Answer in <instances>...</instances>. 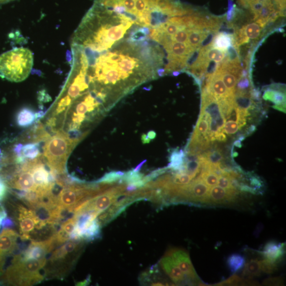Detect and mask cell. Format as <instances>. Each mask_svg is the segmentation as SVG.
<instances>
[{"instance_id":"obj_7","label":"cell","mask_w":286,"mask_h":286,"mask_svg":"<svg viewBox=\"0 0 286 286\" xmlns=\"http://www.w3.org/2000/svg\"><path fill=\"white\" fill-rule=\"evenodd\" d=\"M107 187L85 185L83 183L66 186L56 194L57 207L64 216L65 213H73L82 203L107 190Z\"/></svg>"},{"instance_id":"obj_6","label":"cell","mask_w":286,"mask_h":286,"mask_svg":"<svg viewBox=\"0 0 286 286\" xmlns=\"http://www.w3.org/2000/svg\"><path fill=\"white\" fill-rule=\"evenodd\" d=\"M34 64L32 51L24 48H16L0 55V77L13 82L26 80Z\"/></svg>"},{"instance_id":"obj_11","label":"cell","mask_w":286,"mask_h":286,"mask_svg":"<svg viewBox=\"0 0 286 286\" xmlns=\"http://www.w3.org/2000/svg\"><path fill=\"white\" fill-rule=\"evenodd\" d=\"M237 190H226L224 188L215 186L210 188L209 191L210 204H229L235 202L238 194Z\"/></svg>"},{"instance_id":"obj_16","label":"cell","mask_w":286,"mask_h":286,"mask_svg":"<svg viewBox=\"0 0 286 286\" xmlns=\"http://www.w3.org/2000/svg\"><path fill=\"white\" fill-rule=\"evenodd\" d=\"M188 45L194 50L198 49L208 36V32L195 29H188Z\"/></svg>"},{"instance_id":"obj_21","label":"cell","mask_w":286,"mask_h":286,"mask_svg":"<svg viewBox=\"0 0 286 286\" xmlns=\"http://www.w3.org/2000/svg\"><path fill=\"white\" fill-rule=\"evenodd\" d=\"M261 272V260L251 259L245 263L242 276L244 277L252 278L259 276Z\"/></svg>"},{"instance_id":"obj_50","label":"cell","mask_w":286,"mask_h":286,"mask_svg":"<svg viewBox=\"0 0 286 286\" xmlns=\"http://www.w3.org/2000/svg\"><path fill=\"white\" fill-rule=\"evenodd\" d=\"M180 72H178V71H175L173 72V75H174V76L177 77L178 76V75L180 74Z\"/></svg>"},{"instance_id":"obj_48","label":"cell","mask_w":286,"mask_h":286,"mask_svg":"<svg viewBox=\"0 0 286 286\" xmlns=\"http://www.w3.org/2000/svg\"><path fill=\"white\" fill-rule=\"evenodd\" d=\"M235 144L237 147H241V142L240 141H237L235 142Z\"/></svg>"},{"instance_id":"obj_35","label":"cell","mask_w":286,"mask_h":286,"mask_svg":"<svg viewBox=\"0 0 286 286\" xmlns=\"http://www.w3.org/2000/svg\"><path fill=\"white\" fill-rule=\"evenodd\" d=\"M217 185L226 190H237L232 186L231 177L227 172L218 177Z\"/></svg>"},{"instance_id":"obj_25","label":"cell","mask_w":286,"mask_h":286,"mask_svg":"<svg viewBox=\"0 0 286 286\" xmlns=\"http://www.w3.org/2000/svg\"><path fill=\"white\" fill-rule=\"evenodd\" d=\"M185 156V154L183 150L173 152L170 157V163L167 168L179 171L184 163Z\"/></svg>"},{"instance_id":"obj_13","label":"cell","mask_w":286,"mask_h":286,"mask_svg":"<svg viewBox=\"0 0 286 286\" xmlns=\"http://www.w3.org/2000/svg\"><path fill=\"white\" fill-rule=\"evenodd\" d=\"M77 221L78 217L73 215L62 223L60 228L54 235L57 247L71 239V236L76 227Z\"/></svg>"},{"instance_id":"obj_36","label":"cell","mask_w":286,"mask_h":286,"mask_svg":"<svg viewBox=\"0 0 286 286\" xmlns=\"http://www.w3.org/2000/svg\"><path fill=\"white\" fill-rule=\"evenodd\" d=\"M188 35H189V33H188L187 28L181 29L174 36L170 37V39L172 41L186 44L188 46Z\"/></svg>"},{"instance_id":"obj_4","label":"cell","mask_w":286,"mask_h":286,"mask_svg":"<svg viewBox=\"0 0 286 286\" xmlns=\"http://www.w3.org/2000/svg\"><path fill=\"white\" fill-rule=\"evenodd\" d=\"M47 261V258L27 259L21 253L14 255L10 266L0 277V284L27 286L40 284L45 280L41 271Z\"/></svg>"},{"instance_id":"obj_24","label":"cell","mask_w":286,"mask_h":286,"mask_svg":"<svg viewBox=\"0 0 286 286\" xmlns=\"http://www.w3.org/2000/svg\"><path fill=\"white\" fill-rule=\"evenodd\" d=\"M209 119L210 118L207 115L200 112V115L194 133L203 137L208 138Z\"/></svg>"},{"instance_id":"obj_47","label":"cell","mask_w":286,"mask_h":286,"mask_svg":"<svg viewBox=\"0 0 286 286\" xmlns=\"http://www.w3.org/2000/svg\"><path fill=\"white\" fill-rule=\"evenodd\" d=\"M165 70L164 69H158L157 70V74L159 75V76L162 77H163L165 74Z\"/></svg>"},{"instance_id":"obj_43","label":"cell","mask_w":286,"mask_h":286,"mask_svg":"<svg viewBox=\"0 0 286 286\" xmlns=\"http://www.w3.org/2000/svg\"><path fill=\"white\" fill-rule=\"evenodd\" d=\"M141 139L143 144H148L150 142L146 134H143Z\"/></svg>"},{"instance_id":"obj_1","label":"cell","mask_w":286,"mask_h":286,"mask_svg":"<svg viewBox=\"0 0 286 286\" xmlns=\"http://www.w3.org/2000/svg\"><path fill=\"white\" fill-rule=\"evenodd\" d=\"M71 55L70 74L79 80L84 95L93 94L113 103L155 79L160 67L151 48L129 39L107 49L75 44Z\"/></svg>"},{"instance_id":"obj_46","label":"cell","mask_w":286,"mask_h":286,"mask_svg":"<svg viewBox=\"0 0 286 286\" xmlns=\"http://www.w3.org/2000/svg\"><path fill=\"white\" fill-rule=\"evenodd\" d=\"M90 282H91V280H90V276H89L87 278V279L84 282L79 283H78V285H77L86 286V285H88L90 283Z\"/></svg>"},{"instance_id":"obj_44","label":"cell","mask_w":286,"mask_h":286,"mask_svg":"<svg viewBox=\"0 0 286 286\" xmlns=\"http://www.w3.org/2000/svg\"><path fill=\"white\" fill-rule=\"evenodd\" d=\"M147 135L150 141L154 140L156 136V133L153 131L148 132Z\"/></svg>"},{"instance_id":"obj_8","label":"cell","mask_w":286,"mask_h":286,"mask_svg":"<svg viewBox=\"0 0 286 286\" xmlns=\"http://www.w3.org/2000/svg\"><path fill=\"white\" fill-rule=\"evenodd\" d=\"M18 233L10 228H4L0 233V277L4 272L7 258L18 249Z\"/></svg>"},{"instance_id":"obj_31","label":"cell","mask_w":286,"mask_h":286,"mask_svg":"<svg viewBox=\"0 0 286 286\" xmlns=\"http://www.w3.org/2000/svg\"><path fill=\"white\" fill-rule=\"evenodd\" d=\"M264 0H238L240 5L249 9L252 13L257 11L261 8Z\"/></svg>"},{"instance_id":"obj_30","label":"cell","mask_w":286,"mask_h":286,"mask_svg":"<svg viewBox=\"0 0 286 286\" xmlns=\"http://www.w3.org/2000/svg\"><path fill=\"white\" fill-rule=\"evenodd\" d=\"M193 178L185 172H178L173 178H171V182L176 185L185 186L191 183Z\"/></svg>"},{"instance_id":"obj_9","label":"cell","mask_w":286,"mask_h":286,"mask_svg":"<svg viewBox=\"0 0 286 286\" xmlns=\"http://www.w3.org/2000/svg\"><path fill=\"white\" fill-rule=\"evenodd\" d=\"M54 235L40 241H31L25 250L20 253L27 259H42L57 248Z\"/></svg>"},{"instance_id":"obj_40","label":"cell","mask_w":286,"mask_h":286,"mask_svg":"<svg viewBox=\"0 0 286 286\" xmlns=\"http://www.w3.org/2000/svg\"><path fill=\"white\" fill-rule=\"evenodd\" d=\"M265 285L279 286L283 284V281L281 278H271L263 283Z\"/></svg>"},{"instance_id":"obj_37","label":"cell","mask_w":286,"mask_h":286,"mask_svg":"<svg viewBox=\"0 0 286 286\" xmlns=\"http://www.w3.org/2000/svg\"><path fill=\"white\" fill-rule=\"evenodd\" d=\"M261 271L263 273L271 274L274 273L277 268V263L264 259L261 260Z\"/></svg>"},{"instance_id":"obj_19","label":"cell","mask_w":286,"mask_h":286,"mask_svg":"<svg viewBox=\"0 0 286 286\" xmlns=\"http://www.w3.org/2000/svg\"><path fill=\"white\" fill-rule=\"evenodd\" d=\"M36 113L32 109L24 108L16 116L17 124L19 127H26L32 125L36 120Z\"/></svg>"},{"instance_id":"obj_38","label":"cell","mask_w":286,"mask_h":286,"mask_svg":"<svg viewBox=\"0 0 286 286\" xmlns=\"http://www.w3.org/2000/svg\"><path fill=\"white\" fill-rule=\"evenodd\" d=\"M239 129V126L238 123L230 120V121L225 123L223 131L224 133L232 135L237 133Z\"/></svg>"},{"instance_id":"obj_15","label":"cell","mask_w":286,"mask_h":286,"mask_svg":"<svg viewBox=\"0 0 286 286\" xmlns=\"http://www.w3.org/2000/svg\"><path fill=\"white\" fill-rule=\"evenodd\" d=\"M263 97L266 100L273 102L275 104V106L273 107L274 108L285 112V93L279 90L269 89L265 93Z\"/></svg>"},{"instance_id":"obj_14","label":"cell","mask_w":286,"mask_h":286,"mask_svg":"<svg viewBox=\"0 0 286 286\" xmlns=\"http://www.w3.org/2000/svg\"><path fill=\"white\" fill-rule=\"evenodd\" d=\"M260 253L265 259L279 263L284 258L285 244L272 240L266 244Z\"/></svg>"},{"instance_id":"obj_3","label":"cell","mask_w":286,"mask_h":286,"mask_svg":"<svg viewBox=\"0 0 286 286\" xmlns=\"http://www.w3.org/2000/svg\"><path fill=\"white\" fill-rule=\"evenodd\" d=\"M82 238L70 239L51 252L44 268L45 280H63L77 262L84 246Z\"/></svg>"},{"instance_id":"obj_10","label":"cell","mask_w":286,"mask_h":286,"mask_svg":"<svg viewBox=\"0 0 286 286\" xmlns=\"http://www.w3.org/2000/svg\"><path fill=\"white\" fill-rule=\"evenodd\" d=\"M167 253L171 256L178 267L182 271L189 284H194L195 282L199 284V278L192 264L189 254L186 251L180 249H174L169 251Z\"/></svg>"},{"instance_id":"obj_27","label":"cell","mask_w":286,"mask_h":286,"mask_svg":"<svg viewBox=\"0 0 286 286\" xmlns=\"http://www.w3.org/2000/svg\"><path fill=\"white\" fill-rule=\"evenodd\" d=\"M242 28L248 39L255 40L260 35L263 28L257 22H255L246 25Z\"/></svg>"},{"instance_id":"obj_22","label":"cell","mask_w":286,"mask_h":286,"mask_svg":"<svg viewBox=\"0 0 286 286\" xmlns=\"http://www.w3.org/2000/svg\"><path fill=\"white\" fill-rule=\"evenodd\" d=\"M245 259L243 255L234 253L230 255L227 260V265L232 274H236L244 266Z\"/></svg>"},{"instance_id":"obj_17","label":"cell","mask_w":286,"mask_h":286,"mask_svg":"<svg viewBox=\"0 0 286 286\" xmlns=\"http://www.w3.org/2000/svg\"><path fill=\"white\" fill-rule=\"evenodd\" d=\"M234 42V37L224 32L217 34L214 38L212 46L217 49L227 51L228 48Z\"/></svg>"},{"instance_id":"obj_23","label":"cell","mask_w":286,"mask_h":286,"mask_svg":"<svg viewBox=\"0 0 286 286\" xmlns=\"http://www.w3.org/2000/svg\"><path fill=\"white\" fill-rule=\"evenodd\" d=\"M21 154L26 159L34 160L42 154L40 150V143L34 142L28 143L23 145L21 150Z\"/></svg>"},{"instance_id":"obj_49","label":"cell","mask_w":286,"mask_h":286,"mask_svg":"<svg viewBox=\"0 0 286 286\" xmlns=\"http://www.w3.org/2000/svg\"><path fill=\"white\" fill-rule=\"evenodd\" d=\"M14 1V0H0V4H2L8 2Z\"/></svg>"},{"instance_id":"obj_42","label":"cell","mask_w":286,"mask_h":286,"mask_svg":"<svg viewBox=\"0 0 286 286\" xmlns=\"http://www.w3.org/2000/svg\"><path fill=\"white\" fill-rule=\"evenodd\" d=\"M7 217L6 210L5 208L0 204V229L2 227L3 221Z\"/></svg>"},{"instance_id":"obj_20","label":"cell","mask_w":286,"mask_h":286,"mask_svg":"<svg viewBox=\"0 0 286 286\" xmlns=\"http://www.w3.org/2000/svg\"><path fill=\"white\" fill-rule=\"evenodd\" d=\"M200 49L208 61L219 64L224 61L227 54V51L214 48L212 46V44Z\"/></svg>"},{"instance_id":"obj_32","label":"cell","mask_w":286,"mask_h":286,"mask_svg":"<svg viewBox=\"0 0 286 286\" xmlns=\"http://www.w3.org/2000/svg\"><path fill=\"white\" fill-rule=\"evenodd\" d=\"M144 178V175L140 174L139 172H135L131 170L125 173L121 178V182L126 184L137 183Z\"/></svg>"},{"instance_id":"obj_18","label":"cell","mask_w":286,"mask_h":286,"mask_svg":"<svg viewBox=\"0 0 286 286\" xmlns=\"http://www.w3.org/2000/svg\"><path fill=\"white\" fill-rule=\"evenodd\" d=\"M215 72L220 75L230 93L236 95V87L238 81L237 78L228 71L222 68L219 64H218Z\"/></svg>"},{"instance_id":"obj_28","label":"cell","mask_w":286,"mask_h":286,"mask_svg":"<svg viewBox=\"0 0 286 286\" xmlns=\"http://www.w3.org/2000/svg\"><path fill=\"white\" fill-rule=\"evenodd\" d=\"M125 173L122 171H111L105 174L103 177L97 180L96 183L109 184L118 182L121 179Z\"/></svg>"},{"instance_id":"obj_45","label":"cell","mask_w":286,"mask_h":286,"mask_svg":"<svg viewBox=\"0 0 286 286\" xmlns=\"http://www.w3.org/2000/svg\"><path fill=\"white\" fill-rule=\"evenodd\" d=\"M146 161H147V160H145L144 161H143V162H142L140 164H139L138 165V166L136 168H135L133 170V171H134L135 172H139L141 170L142 167H143V164H144L145 163H146Z\"/></svg>"},{"instance_id":"obj_41","label":"cell","mask_w":286,"mask_h":286,"mask_svg":"<svg viewBox=\"0 0 286 286\" xmlns=\"http://www.w3.org/2000/svg\"><path fill=\"white\" fill-rule=\"evenodd\" d=\"M7 190L8 188L5 184L1 179H0V202L5 198Z\"/></svg>"},{"instance_id":"obj_26","label":"cell","mask_w":286,"mask_h":286,"mask_svg":"<svg viewBox=\"0 0 286 286\" xmlns=\"http://www.w3.org/2000/svg\"><path fill=\"white\" fill-rule=\"evenodd\" d=\"M235 104L238 108L242 110H249L253 107L251 96L247 94L237 93L235 96Z\"/></svg>"},{"instance_id":"obj_39","label":"cell","mask_w":286,"mask_h":286,"mask_svg":"<svg viewBox=\"0 0 286 286\" xmlns=\"http://www.w3.org/2000/svg\"><path fill=\"white\" fill-rule=\"evenodd\" d=\"M237 83V93L247 94L246 90L250 88V82L249 79L245 78L240 79Z\"/></svg>"},{"instance_id":"obj_33","label":"cell","mask_w":286,"mask_h":286,"mask_svg":"<svg viewBox=\"0 0 286 286\" xmlns=\"http://www.w3.org/2000/svg\"><path fill=\"white\" fill-rule=\"evenodd\" d=\"M204 155L206 161L210 164L218 165H220L224 157L219 150H215L212 152H208Z\"/></svg>"},{"instance_id":"obj_5","label":"cell","mask_w":286,"mask_h":286,"mask_svg":"<svg viewBox=\"0 0 286 286\" xmlns=\"http://www.w3.org/2000/svg\"><path fill=\"white\" fill-rule=\"evenodd\" d=\"M79 142L63 131L55 132L46 141L43 158L52 174L56 176L67 174V160Z\"/></svg>"},{"instance_id":"obj_2","label":"cell","mask_w":286,"mask_h":286,"mask_svg":"<svg viewBox=\"0 0 286 286\" xmlns=\"http://www.w3.org/2000/svg\"><path fill=\"white\" fill-rule=\"evenodd\" d=\"M24 204L9 203L12 220L18 226L21 240L40 241L53 236L58 230L57 226L42 220L34 209Z\"/></svg>"},{"instance_id":"obj_34","label":"cell","mask_w":286,"mask_h":286,"mask_svg":"<svg viewBox=\"0 0 286 286\" xmlns=\"http://www.w3.org/2000/svg\"><path fill=\"white\" fill-rule=\"evenodd\" d=\"M249 280H242L237 275L231 277L229 279L222 283L218 284L217 286H237V285H249Z\"/></svg>"},{"instance_id":"obj_29","label":"cell","mask_w":286,"mask_h":286,"mask_svg":"<svg viewBox=\"0 0 286 286\" xmlns=\"http://www.w3.org/2000/svg\"><path fill=\"white\" fill-rule=\"evenodd\" d=\"M198 178L204 181V182L210 188L217 185L218 177L208 170L203 171Z\"/></svg>"},{"instance_id":"obj_12","label":"cell","mask_w":286,"mask_h":286,"mask_svg":"<svg viewBox=\"0 0 286 286\" xmlns=\"http://www.w3.org/2000/svg\"><path fill=\"white\" fill-rule=\"evenodd\" d=\"M160 265L164 272L175 284H180L186 281L185 275L168 253L161 259Z\"/></svg>"}]
</instances>
